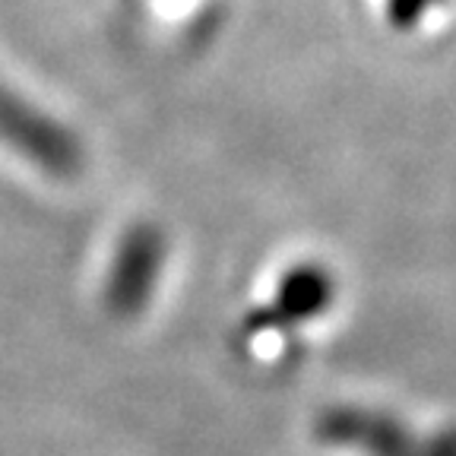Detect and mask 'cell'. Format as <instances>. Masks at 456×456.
Segmentation results:
<instances>
[{
    "label": "cell",
    "instance_id": "6da1fadb",
    "mask_svg": "<svg viewBox=\"0 0 456 456\" xmlns=\"http://www.w3.org/2000/svg\"><path fill=\"white\" fill-rule=\"evenodd\" d=\"M317 441L358 456H456V431L415 435L393 415L370 409H327L314 421Z\"/></svg>",
    "mask_w": 456,
    "mask_h": 456
},
{
    "label": "cell",
    "instance_id": "7a4b0ae2",
    "mask_svg": "<svg viewBox=\"0 0 456 456\" xmlns=\"http://www.w3.org/2000/svg\"><path fill=\"white\" fill-rule=\"evenodd\" d=\"M165 264V241L156 228L142 225L127 238L114 270V285H111V301L118 311L134 314L146 305V298L152 295L159 282V273Z\"/></svg>",
    "mask_w": 456,
    "mask_h": 456
},
{
    "label": "cell",
    "instance_id": "3957f363",
    "mask_svg": "<svg viewBox=\"0 0 456 456\" xmlns=\"http://www.w3.org/2000/svg\"><path fill=\"white\" fill-rule=\"evenodd\" d=\"M333 276L314 264H301L282 276L273 295V314L282 321H307L314 314H321L333 301Z\"/></svg>",
    "mask_w": 456,
    "mask_h": 456
}]
</instances>
